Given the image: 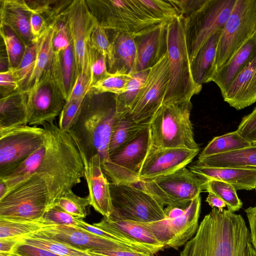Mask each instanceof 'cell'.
<instances>
[{
    "label": "cell",
    "instance_id": "6da1fadb",
    "mask_svg": "<svg viewBox=\"0 0 256 256\" xmlns=\"http://www.w3.org/2000/svg\"><path fill=\"white\" fill-rule=\"evenodd\" d=\"M44 144L9 172L0 176V200L34 174L51 176L66 191L81 182L84 167L70 136L54 123L43 126Z\"/></svg>",
    "mask_w": 256,
    "mask_h": 256
},
{
    "label": "cell",
    "instance_id": "7a4b0ae2",
    "mask_svg": "<svg viewBox=\"0 0 256 256\" xmlns=\"http://www.w3.org/2000/svg\"><path fill=\"white\" fill-rule=\"evenodd\" d=\"M180 256H256V250L241 215L213 208Z\"/></svg>",
    "mask_w": 256,
    "mask_h": 256
},
{
    "label": "cell",
    "instance_id": "3957f363",
    "mask_svg": "<svg viewBox=\"0 0 256 256\" xmlns=\"http://www.w3.org/2000/svg\"><path fill=\"white\" fill-rule=\"evenodd\" d=\"M118 116L114 94L90 90L76 122L68 133L82 156L89 159L98 154L101 164L108 160L111 133Z\"/></svg>",
    "mask_w": 256,
    "mask_h": 256
},
{
    "label": "cell",
    "instance_id": "277c9868",
    "mask_svg": "<svg viewBox=\"0 0 256 256\" xmlns=\"http://www.w3.org/2000/svg\"><path fill=\"white\" fill-rule=\"evenodd\" d=\"M66 192L54 178L34 174L0 200V218L18 221L43 218Z\"/></svg>",
    "mask_w": 256,
    "mask_h": 256
},
{
    "label": "cell",
    "instance_id": "5b68a950",
    "mask_svg": "<svg viewBox=\"0 0 256 256\" xmlns=\"http://www.w3.org/2000/svg\"><path fill=\"white\" fill-rule=\"evenodd\" d=\"M186 18L180 15L167 22L166 52L169 64V80L162 104L191 100L202 86L194 82L188 50Z\"/></svg>",
    "mask_w": 256,
    "mask_h": 256
},
{
    "label": "cell",
    "instance_id": "8992f818",
    "mask_svg": "<svg viewBox=\"0 0 256 256\" xmlns=\"http://www.w3.org/2000/svg\"><path fill=\"white\" fill-rule=\"evenodd\" d=\"M191 100L162 104L149 122L151 144L200 150L190 119Z\"/></svg>",
    "mask_w": 256,
    "mask_h": 256
},
{
    "label": "cell",
    "instance_id": "52a82bcc",
    "mask_svg": "<svg viewBox=\"0 0 256 256\" xmlns=\"http://www.w3.org/2000/svg\"><path fill=\"white\" fill-rule=\"evenodd\" d=\"M98 23L106 30L134 38L142 32L164 22L148 14L137 0H87Z\"/></svg>",
    "mask_w": 256,
    "mask_h": 256
},
{
    "label": "cell",
    "instance_id": "ba28073f",
    "mask_svg": "<svg viewBox=\"0 0 256 256\" xmlns=\"http://www.w3.org/2000/svg\"><path fill=\"white\" fill-rule=\"evenodd\" d=\"M113 212L110 218L149 222L164 219V206L136 184L110 182Z\"/></svg>",
    "mask_w": 256,
    "mask_h": 256
},
{
    "label": "cell",
    "instance_id": "9c48e42d",
    "mask_svg": "<svg viewBox=\"0 0 256 256\" xmlns=\"http://www.w3.org/2000/svg\"><path fill=\"white\" fill-rule=\"evenodd\" d=\"M204 181L205 179L184 167L172 174L143 180L136 184L163 206L186 209L204 190Z\"/></svg>",
    "mask_w": 256,
    "mask_h": 256
},
{
    "label": "cell",
    "instance_id": "30bf717a",
    "mask_svg": "<svg viewBox=\"0 0 256 256\" xmlns=\"http://www.w3.org/2000/svg\"><path fill=\"white\" fill-rule=\"evenodd\" d=\"M256 34V0H236L219 38L216 73Z\"/></svg>",
    "mask_w": 256,
    "mask_h": 256
},
{
    "label": "cell",
    "instance_id": "8fae6325",
    "mask_svg": "<svg viewBox=\"0 0 256 256\" xmlns=\"http://www.w3.org/2000/svg\"><path fill=\"white\" fill-rule=\"evenodd\" d=\"M150 145L148 122L134 138L110 154L108 162L101 164L107 178L112 182L138 184L141 167Z\"/></svg>",
    "mask_w": 256,
    "mask_h": 256
},
{
    "label": "cell",
    "instance_id": "7c38bea8",
    "mask_svg": "<svg viewBox=\"0 0 256 256\" xmlns=\"http://www.w3.org/2000/svg\"><path fill=\"white\" fill-rule=\"evenodd\" d=\"M236 0H206L202 6L186 18V33L190 62L214 34L222 30Z\"/></svg>",
    "mask_w": 256,
    "mask_h": 256
},
{
    "label": "cell",
    "instance_id": "4fadbf2b",
    "mask_svg": "<svg viewBox=\"0 0 256 256\" xmlns=\"http://www.w3.org/2000/svg\"><path fill=\"white\" fill-rule=\"evenodd\" d=\"M60 17L73 46L76 77L79 74H83L90 78L88 65L90 38L98 22L84 0H72Z\"/></svg>",
    "mask_w": 256,
    "mask_h": 256
},
{
    "label": "cell",
    "instance_id": "5bb4252c",
    "mask_svg": "<svg viewBox=\"0 0 256 256\" xmlns=\"http://www.w3.org/2000/svg\"><path fill=\"white\" fill-rule=\"evenodd\" d=\"M44 128L30 125L0 132V176L27 159L44 142Z\"/></svg>",
    "mask_w": 256,
    "mask_h": 256
},
{
    "label": "cell",
    "instance_id": "9a60e30c",
    "mask_svg": "<svg viewBox=\"0 0 256 256\" xmlns=\"http://www.w3.org/2000/svg\"><path fill=\"white\" fill-rule=\"evenodd\" d=\"M50 63L39 82L26 94L28 125L38 126L54 123L66 100L52 76Z\"/></svg>",
    "mask_w": 256,
    "mask_h": 256
},
{
    "label": "cell",
    "instance_id": "2e32d148",
    "mask_svg": "<svg viewBox=\"0 0 256 256\" xmlns=\"http://www.w3.org/2000/svg\"><path fill=\"white\" fill-rule=\"evenodd\" d=\"M169 80V64L166 52L149 71L144 86L128 114L136 123L149 122L162 104Z\"/></svg>",
    "mask_w": 256,
    "mask_h": 256
},
{
    "label": "cell",
    "instance_id": "e0dca14e",
    "mask_svg": "<svg viewBox=\"0 0 256 256\" xmlns=\"http://www.w3.org/2000/svg\"><path fill=\"white\" fill-rule=\"evenodd\" d=\"M200 150L159 148L150 145L139 174V182L172 174L190 163Z\"/></svg>",
    "mask_w": 256,
    "mask_h": 256
},
{
    "label": "cell",
    "instance_id": "ac0fdd59",
    "mask_svg": "<svg viewBox=\"0 0 256 256\" xmlns=\"http://www.w3.org/2000/svg\"><path fill=\"white\" fill-rule=\"evenodd\" d=\"M38 232L51 238L85 250L139 251L124 244L103 238L78 228L66 226L48 224Z\"/></svg>",
    "mask_w": 256,
    "mask_h": 256
},
{
    "label": "cell",
    "instance_id": "d6986e66",
    "mask_svg": "<svg viewBox=\"0 0 256 256\" xmlns=\"http://www.w3.org/2000/svg\"><path fill=\"white\" fill-rule=\"evenodd\" d=\"M93 225L129 240L151 254L154 255L166 248L148 229L137 222L104 216L100 222Z\"/></svg>",
    "mask_w": 256,
    "mask_h": 256
},
{
    "label": "cell",
    "instance_id": "ffe728a7",
    "mask_svg": "<svg viewBox=\"0 0 256 256\" xmlns=\"http://www.w3.org/2000/svg\"><path fill=\"white\" fill-rule=\"evenodd\" d=\"M82 158L84 167V178L89 190L90 206L104 216L109 217L113 212L110 182L102 170L100 156L96 154L89 159Z\"/></svg>",
    "mask_w": 256,
    "mask_h": 256
},
{
    "label": "cell",
    "instance_id": "44dd1931",
    "mask_svg": "<svg viewBox=\"0 0 256 256\" xmlns=\"http://www.w3.org/2000/svg\"><path fill=\"white\" fill-rule=\"evenodd\" d=\"M168 22L153 26L134 37L137 50L136 72L150 69L166 52Z\"/></svg>",
    "mask_w": 256,
    "mask_h": 256
},
{
    "label": "cell",
    "instance_id": "7402d4cb",
    "mask_svg": "<svg viewBox=\"0 0 256 256\" xmlns=\"http://www.w3.org/2000/svg\"><path fill=\"white\" fill-rule=\"evenodd\" d=\"M223 98L237 110L256 102V51L236 76Z\"/></svg>",
    "mask_w": 256,
    "mask_h": 256
},
{
    "label": "cell",
    "instance_id": "603a6c76",
    "mask_svg": "<svg viewBox=\"0 0 256 256\" xmlns=\"http://www.w3.org/2000/svg\"><path fill=\"white\" fill-rule=\"evenodd\" d=\"M200 206L199 194L192 200L182 215L172 219L166 218L170 235L166 248L178 250L194 236L199 226Z\"/></svg>",
    "mask_w": 256,
    "mask_h": 256
},
{
    "label": "cell",
    "instance_id": "cb8c5ba5",
    "mask_svg": "<svg viewBox=\"0 0 256 256\" xmlns=\"http://www.w3.org/2000/svg\"><path fill=\"white\" fill-rule=\"evenodd\" d=\"M190 170L205 180L222 181L236 190H250L256 188V168L208 167L192 166Z\"/></svg>",
    "mask_w": 256,
    "mask_h": 256
},
{
    "label": "cell",
    "instance_id": "d4e9b609",
    "mask_svg": "<svg viewBox=\"0 0 256 256\" xmlns=\"http://www.w3.org/2000/svg\"><path fill=\"white\" fill-rule=\"evenodd\" d=\"M0 24L10 28L26 46L34 42L32 36L31 12L25 0H0Z\"/></svg>",
    "mask_w": 256,
    "mask_h": 256
},
{
    "label": "cell",
    "instance_id": "484cf974",
    "mask_svg": "<svg viewBox=\"0 0 256 256\" xmlns=\"http://www.w3.org/2000/svg\"><path fill=\"white\" fill-rule=\"evenodd\" d=\"M28 125L26 98L22 89L0 100V132Z\"/></svg>",
    "mask_w": 256,
    "mask_h": 256
},
{
    "label": "cell",
    "instance_id": "4316f807",
    "mask_svg": "<svg viewBox=\"0 0 256 256\" xmlns=\"http://www.w3.org/2000/svg\"><path fill=\"white\" fill-rule=\"evenodd\" d=\"M50 66L52 77L66 102L76 78L72 41L66 50L58 53H53Z\"/></svg>",
    "mask_w": 256,
    "mask_h": 256
},
{
    "label": "cell",
    "instance_id": "83f0119b",
    "mask_svg": "<svg viewBox=\"0 0 256 256\" xmlns=\"http://www.w3.org/2000/svg\"><path fill=\"white\" fill-rule=\"evenodd\" d=\"M256 51V34L215 74L212 81L219 88L222 98L237 74Z\"/></svg>",
    "mask_w": 256,
    "mask_h": 256
},
{
    "label": "cell",
    "instance_id": "f1b7e54d",
    "mask_svg": "<svg viewBox=\"0 0 256 256\" xmlns=\"http://www.w3.org/2000/svg\"><path fill=\"white\" fill-rule=\"evenodd\" d=\"M222 30L216 32L208 39L191 62L192 76L198 86H202L204 84L212 82L216 74L214 61Z\"/></svg>",
    "mask_w": 256,
    "mask_h": 256
},
{
    "label": "cell",
    "instance_id": "f546056e",
    "mask_svg": "<svg viewBox=\"0 0 256 256\" xmlns=\"http://www.w3.org/2000/svg\"><path fill=\"white\" fill-rule=\"evenodd\" d=\"M112 32L110 40L112 46L114 62L110 72L136 73L137 50L134 38L128 34Z\"/></svg>",
    "mask_w": 256,
    "mask_h": 256
},
{
    "label": "cell",
    "instance_id": "4dcf8cb0",
    "mask_svg": "<svg viewBox=\"0 0 256 256\" xmlns=\"http://www.w3.org/2000/svg\"><path fill=\"white\" fill-rule=\"evenodd\" d=\"M56 30V21L37 38L36 42V58L30 76L22 90L27 92L39 82L50 65L53 55L52 40Z\"/></svg>",
    "mask_w": 256,
    "mask_h": 256
},
{
    "label": "cell",
    "instance_id": "1f68e13d",
    "mask_svg": "<svg viewBox=\"0 0 256 256\" xmlns=\"http://www.w3.org/2000/svg\"><path fill=\"white\" fill-rule=\"evenodd\" d=\"M195 165L216 168H256V144L224 154L198 158Z\"/></svg>",
    "mask_w": 256,
    "mask_h": 256
},
{
    "label": "cell",
    "instance_id": "d6a6232c",
    "mask_svg": "<svg viewBox=\"0 0 256 256\" xmlns=\"http://www.w3.org/2000/svg\"><path fill=\"white\" fill-rule=\"evenodd\" d=\"M20 242L50 251L60 256H92L87 250L74 247L39 232L20 237Z\"/></svg>",
    "mask_w": 256,
    "mask_h": 256
},
{
    "label": "cell",
    "instance_id": "836d02e7",
    "mask_svg": "<svg viewBox=\"0 0 256 256\" xmlns=\"http://www.w3.org/2000/svg\"><path fill=\"white\" fill-rule=\"evenodd\" d=\"M147 123L138 124L134 122L128 114L119 115L111 133L108 144L109 156L134 138Z\"/></svg>",
    "mask_w": 256,
    "mask_h": 256
},
{
    "label": "cell",
    "instance_id": "e575fe53",
    "mask_svg": "<svg viewBox=\"0 0 256 256\" xmlns=\"http://www.w3.org/2000/svg\"><path fill=\"white\" fill-rule=\"evenodd\" d=\"M250 144L235 130L214 137L201 152L198 158L240 150Z\"/></svg>",
    "mask_w": 256,
    "mask_h": 256
},
{
    "label": "cell",
    "instance_id": "d590c367",
    "mask_svg": "<svg viewBox=\"0 0 256 256\" xmlns=\"http://www.w3.org/2000/svg\"><path fill=\"white\" fill-rule=\"evenodd\" d=\"M150 69L133 74L126 91L115 95L116 112L118 115L128 114L144 85Z\"/></svg>",
    "mask_w": 256,
    "mask_h": 256
},
{
    "label": "cell",
    "instance_id": "8d00e7d4",
    "mask_svg": "<svg viewBox=\"0 0 256 256\" xmlns=\"http://www.w3.org/2000/svg\"><path fill=\"white\" fill-rule=\"evenodd\" d=\"M48 224L44 218L25 221L0 218V238L22 237L38 232Z\"/></svg>",
    "mask_w": 256,
    "mask_h": 256
},
{
    "label": "cell",
    "instance_id": "74e56055",
    "mask_svg": "<svg viewBox=\"0 0 256 256\" xmlns=\"http://www.w3.org/2000/svg\"><path fill=\"white\" fill-rule=\"evenodd\" d=\"M0 33L8 58V70L14 69L20 64L24 54L26 46L8 26L0 24Z\"/></svg>",
    "mask_w": 256,
    "mask_h": 256
},
{
    "label": "cell",
    "instance_id": "f35d334b",
    "mask_svg": "<svg viewBox=\"0 0 256 256\" xmlns=\"http://www.w3.org/2000/svg\"><path fill=\"white\" fill-rule=\"evenodd\" d=\"M204 191L218 196L226 204L228 210L233 212L238 211L242 206L236 190L229 184L217 180H205Z\"/></svg>",
    "mask_w": 256,
    "mask_h": 256
},
{
    "label": "cell",
    "instance_id": "ab89813d",
    "mask_svg": "<svg viewBox=\"0 0 256 256\" xmlns=\"http://www.w3.org/2000/svg\"><path fill=\"white\" fill-rule=\"evenodd\" d=\"M72 2L68 0H26L30 12L42 16L48 25L55 22Z\"/></svg>",
    "mask_w": 256,
    "mask_h": 256
},
{
    "label": "cell",
    "instance_id": "60d3db41",
    "mask_svg": "<svg viewBox=\"0 0 256 256\" xmlns=\"http://www.w3.org/2000/svg\"><path fill=\"white\" fill-rule=\"evenodd\" d=\"M133 74L120 71L110 74L92 86L90 90L98 94L110 93L119 95L124 93Z\"/></svg>",
    "mask_w": 256,
    "mask_h": 256
},
{
    "label": "cell",
    "instance_id": "b9f144b4",
    "mask_svg": "<svg viewBox=\"0 0 256 256\" xmlns=\"http://www.w3.org/2000/svg\"><path fill=\"white\" fill-rule=\"evenodd\" d=\"M89 195L81 197L72 190L66 192L56 201L55 204L74 216L84 218L88 214L86 208L90 206Z\"/></svg>",
    "mask_w": 256,
    "mask_h": 256
},
{
    "label": "cell",
    "instance_id": "7bdbcfd3",
    "mask_svg": "<svg viewBox=\"0 0 256 256\" xmlns=\"http://www.w3.org/2000/svg\"><path fill=\"white\" fill-rule=\"evenodd\" d=\"M141 6L154 18L168 22L179 16L170 0H137Z\"/></svg>",
    "mask_w": 256,
    "mask_h": 256
},
{
    "label": "cell",
    "instance_id": "ee69618b",
    "mask_svg": "<svg viewBox=\"0 0 256 256\" xmlns=\"http://www.w3.org/2000/svg\"><path fill=\"white\" fill-rule=\"evenodd\" d=\"M90 45L106 58L110 72L114 62L112 46L107 30L98 23L94 26L91 34Z\"/></svg>",
    "mask_w": 256,
    "mask_h": 256
},
{
    "label": "cell",
    "instance_id": "f6af8a7d",
    "mask_svg": "<svg viewBox=\"0 0 256 256\" xmlns=\"http://www.w3.org/2000/svg\"><path fill=\"white\" fill-rule=\"evenodd\" d=\"M36 42L26 46L23 57L18 66L10 70L22 89L30 76L34 66L36 58Z\"/></svg>",
    "mask_w": 256,
    "mask_h": 256
},
{
    "label": "cell",
    "instance_id": "bcb514c9",
    "mask_svg": "<svg viewBox=\"0 0 256 256\" xmlns=\"http://www.w3.org/2000/svg\"><path fill=\"white\" fill-rule=\"evenodd\" d=\"M106 58L90 45L88 65L90 74V90L93 85L107 76L110 73L107 68Z\"/></svg>",
    "mask_w": 256,
    "mask_h": 256
},
{
    "label": "cell",
    "instance_id": "7dc6e473",
    "mask_svg": "<svg viewBox=\"0 0 256 256\" xmlns=\"http://www.w3.org/2000/svg\"><path fill=\"white\" fill-rule=\"evenodd\" d=\"M84 98L66 102L59 116L58 126L62 131H70L79 116Z\"/></svg>",
    "mask_w": 256,
    "mask_h": 256
},
{
    "label": "cell",
    "instance_id": "c3c4849f",
    "mask_svg": "<svg viewBox=\"0 0 256 256\" xmlns=\"http://www.w3.org/2000/svg\"><path fill=\"white\" fill-rule=\"evenodd\" d=\"M78 218L68 214L56 204L50 208L44 216L48 224H57L76 228Z\"/></svg>",
    "mask_w": 256,
    "mask_h": 256
},
{
    "label": "cell",
    "instance_id": "681fc988",
    "mask_svg": "<svg viewBox=\"0 0 256 256\" xmlns=\"http://www.w3.org/2000/svg\"><path fill=\"white\" fill-rule=\"evenodd\" d=\"M76 228L90 233L103 238L124 244L132 248H136L140 252H145L141 248L133 244L129 240L120 236L106 232L98 227L94 226V225H91L85 222L82 220V218H78Z\"/></svg>",
    "mask_w": 256,
    "mask_h": 256
},
{
    "label": "cell",
    "instance_id": "f907efd6",
    "mask_svg": "<svg viewBox=\"0 0 256 256\" xmlns=\"http://www.w3.org/2000/svg\"><path fill=\"white\" fill-rule=\"evenodd\" d=\"M238 132L251 144H256V107L242 119Z\"/></svg>",
    "mask_w": 256,
    "mask_h": 256
},
{
    "label": "cell",
    "instance_id": "816d5d0a",
    "mask_svg": "<svg viewBox=\"0 0 256 256\" xmlns=\"http://www.w3.org/2000/svg\"><path fill=\"white\" fill-rule=\"evenodd\" d=\"M70 42L66 26L60 16L56 20V30L52 40L53 53H58L66 50Z\"/></svg>",
    "mask_w": 256,
    "mask_h": 256
},
{
    "label": "cell",
    "instance_id": "f5cc1de1",
    "mask_svg": "<svg viewBox=\"0 0 256 256\" xmlns=\"http://www.w3.org/2000/svg\"><path fill=\"white\" fill-rule=\"evenodd\" d=\"M90 90V78L84 74H79L66 102L84 98Z\"/></svg>",
    "mask_w": 256,
    "mask_h": 256
},
{
    "label": "cell",
    "instance_id": "db71d44e",
    "mask_svg": "<svg viewBox=\"0 0 256 256\" xmlns=\"http://www.w3.org/2000/svg\"><path fill=\"white\" fill-rule=\"evenodd\" d=\"M206 0H170L180 15L188 18L199 10Z\"/></svg>",
    "mask_w": 256,
    "mask_h": 256
},
{
    "label": "cell",
    "instance_id": "11a10c76",
    "mask_svg": "<svg viewBox=\"0 0 256 256\" xmlns=\"http://www.w3.org/2000/svg\"><path fill=\"white\" fill-rule=\"evenodd\" d=\"M0 86L1 98L20 89L12 72L10 70L0 72Z\"/></svg>",
    "mask_w": 256,
    "mask_h": 256
},
{
    "label": "cell",
    "instance_id": "9f6ffc18",
    "mask_svg": "<svg viewBox=\"0 0 256 256\" xmlns=\"http://www.w3.org/2000/svg\"><path fill=\"white\" fill-rule=\"evenodd\" d=\"M14 256H60L50 251L20 242L12 252Z\"/></svg>",
    "mask_w": 256,
    "mask_h": 256
},
{
    "label": "cell",
    "instance_id": "6f0895ef",
    "mask_svg": "<svg viewBox=\"0 0 256 256\" xmlns=\"http://www.w3.org/2000/svg\"><path fill=\"white\" fill-rule=\"evenodd\" d=\"M49 25L40 14L31 12L30 26L32 36L34 40L47 28Z\"/></svg>",
    "mask_w": 256,
    "mask_h": 256
},
{
    "label": "cell",
    "instance_id": "680465c9",
    "mask_svg": "<svg viewBox=\"0 0 256 256\" xmlns=\"http://www.w3.org/2000/svg\"><path fill=\"white\" fill-rule=\"evenodd\" d=\"M87 250L92 256H154L153 254L139 251Z\"/></svg>",
    "mask_w": 256,
    "mask_h": 256
},
{
    "label": "cell",
    "instance_id": "91938a15",
    "mask_svg": "<svg viewBox=\"0 0 256 256\" xmlns=\"http://www.w3.org/2000/svg\"><path fill=\"white\" fill-rule=\"evenodd\" d=\"M244 212L249 222L252 242L256 250V204L246 208Z\"/></svg>",
    "mask_w": 256,
    "mask_h": 256
},
{
    "label": "cell",
    "instance_id": "94428289",
    "mask_svg": "<svg viewBox=\"0 0 256 256\" xmlns=\"http://www.w3.org/2000/svg\"><path fill=\"white\" fill-rule=\"evenodd\" d=\"M20 241V237L0 238V252L12 253Z\"/></svg>",
    "mask_w": 256,
    "mask_h": 256
},
{
    "label": "cell",
    "instance_id": "6125c7cd",
    "mask_svg": "<svg viewBox=\"0 0 256 256\" xmlns=\"http://www.w3.org/2000/svg\"><path fill=\"white\" fill-rule=\"evenodd\" d=\"M206 202L212 208H216L222 210L226 206V204L218 196L212 192H208Z\"/></svg>",
    "mask_w": 256,
    "mask_h": 256
},
{
    "label": "cell",
    "instance_id": "be15d7a7",
    "mask_svg": "<svg viewBox=\"0 0 256 256\" xmlns=\"http://www.w3.org/2000/svg\"><path fill=\"white\" fill-rule=\"evenodd\" d=\"M185 209L174 206H167L164 209L166 218L172 219L182 215Z\"/></svg>",
    "mask_w": 256,
    "mask_h": 256
},
{
    "label": "cell",
    "instance_id": "e7e4bbea",
    "mask_svg": "<svg viewBox=\"0 0 256 256\" xmlns=\"http://www.w3.org/2000/svg\"><path fill=\"white\" fill-rule=\"evenodd\" d=\"M0 256H14L12 253L0 252Z\"/></svg>",
    "mask_w": 256,
    "mask_h": 256
},
{
    "label": "cell",
    "instance_id": "03108f58",
    "mask_svg": "<svg viewBox=\"0 0 256 256\" xmlns=\"http://www.w3.org/2000/svg\"><path fill=\"white\" fill-rule=\"evenodd\" d=\"M255 189H256V188H255Z\"/></svg>",
    "mask_w": 256,
    "mask_h": 256
}]
</instances>
